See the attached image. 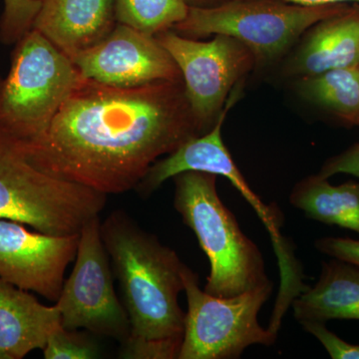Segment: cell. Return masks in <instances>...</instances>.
<instances>
[{"mask_svg": "<svg viewBox=\"0 0 359 359\" xmlns=\"http://www.w3.org/2000/svg\"><path fill=\"white\" fill-rule=\"evenodd\" d=\"M117 23L157 36L188 15L186 0H114Z\"/></svg>", "mask_w": 359, "mask_h": 359, "instance_id": "cell-19", "label": "cell"}, {"mask_svg": "<svg viewBox=\"0 0 359 359\" xmlns=\"http://www.w3.org/2000/svg\"><path fill=\"white\" fill-rule=\"evenodd\" d=\"M285 1L297 4V6L311 7L334 6V4H344L346 2L359 4V0H285Z\"/></svg>", "mask_w": 359, "mask_h": 359, "instance_id": "cell-25", "label": "cell"}, {"mask_svg": "<svg viewBox=\"0 0 359 359\" xmlns=\"http://www.w3.org/2000/svg\"><path fill=\"white\" fill-rule=\"evenodd\" d=\"M217 175L187 171L173 177L174 208L210 261L205 292L231 297L271 282L261 250L219 199Z\"/></svg>", "mask_w": 359, "mask_h": 359, "instance_id": "cell-3", "label": "cell"}, {"mask_svg": "<svg viewBox=\"0 0 359 359\" xmlns=\"http://www.w3.org/2000/svg\"><path fill=\"white\" fill-rule=\"evenodd\" d=\"M79 233L50 236L0 219V278L50 302L57 301L65 271L76 257Z\"/></svg>", "mask_w": 359, "mask_h": 359, "instance_id": "cell-11", "label": "cell"}, {"mask_svg": "<svg viewBox=\"0 0 359 359\" xmlns=\"http://www.w3.org/2000/svg\"><path fill=\"white\" fill-rule=\"evenodd\" d=\"M188 311L178 359H236L252 346H271L278 334L257 316L273 290V282L231 297H218L199 285L189 266L183 273Z\"/></svg>", "mask_w": 359, "mask_h": 359, "instance_id": "cell-7", "label": "cell"}, {"mask_svg": "<svg viewBox=\"0 0 359 359\" xmlns=\"http://www.w3.org/2000/svg\"><path fill=\"white\" fill-rule=\"evenodd\" d=\"M201 135L183 81L120 88L83 78L27 159L59 179L118 195Z\"/></svg>", "mask_w": 359, "mask_h": 359, "instance_id": "cell-1", "label": "cell"}, {"mask_svg": "<svg viewBox=\"0 0 359 359\" xmlns=\"http://www.w3.org/2000/svg\"><path fill=\"white\" fill-rule=\"evenodd\" d=\"M290 202L313 221L359 235V181L334 186L328 179L313 175L295 184Z\"/></svg>", "mask_w": 359, "mask_h": 359, "instance_id": "cell-17", "label": "cell"}, {"mask_svg": "<svg viewBox=\"0 0 359 359\" xmlns=\"http://www.w3.org/2000/svg\"><path fill=\"white\" fill-rule=\"evenodd\" d=\"M302 37L283 67L287 76L359 66V6L318 21Z\"/></svg>", "mask_w": 359, "mask_h": 359, "instance_id": "cell-14", "label": "cell"}, {"mask_svg": "<svg viewBox=\"0 0 359 359\" xmlns=\"http://www.w3.org/2000/svg\"><path fill=\"white\" fill-rule=\"evenodd\" d=\"M347 8L344 4L311 7L285 0H228L190 6L185 20L172 30L190 39L228 35L252 52L256 65H266L285 55L318 21Z\"/></svg>", "mask_w": 359, "mask_h": 359, "instance_id": "cell-6", "label": "cell"}, {"mask_svg": "<svg viewBox=\"0 0 359 359\" xmlns=\"http://www.w3.org/2000/svg\"><path fill=\"white\" fill-rule=\"evenodd\" d=\"M243 82L233 89L216 124L209 132L189 139L171 154L164 159L158 160L150 167L136 187L137 192L141 197L147 198L152 195L167 180L173 178L176 175L187 171L204 172L228 179L256 210L264 224L273 221L276 208L275 205H264L256 194L250 190L249 184L238 169L222 138V127L229 110L240 98Z\"/></svg>", "mask_w": 359, "mask_h": 359, "instance_id": "cell-12", "label": "cell"}, {"mask_svg": "<svg viewBox=\"0 0 359 359\" xmlns=\"http://www.w3.org/2000/svg\"><path fill=\"white\" fill-rule=\"evenodd\" d=\"M72 61L85 79L108 86L132 88L183 81L178 66L156 36L121 23Z\"/></svg>", "mask_w": 359, "mask_h": 359, "instance_id": "cell-10", "label": "cell"}, {"mask_svg": "<svg viewBox=\"0 0 359 359\" xmlns=\"http://www.w3.org/2000/svg\"><path fill=\"white\" fill-rule=\"evenodd\" d=\"M106 203L107 196L45 173L0 138V219L46 235H78Z\"/></svg>", "mask_w": 359, "mask_h": 359, "instance_id": "cell-5", "label": "cell"}, {"mask_svg": "<svg viewBox=\"0 0 359 359\" xmlns=\"http://www.w3.org/2000/svg\"><path fill=\"white\" fill-rule=\"evenodd\" d=\"M100 231L130 320L120 358L178 359L185 330L179 294L186 264L122 210L111 212Z\"/></svg>", "mask_w": 359, "mask_h": 359, "instance_id": "cell-2", "label": "cell"}, {"mask_svg": "<svg viewBox=\"0 0 359 359\" xmlns=\"http://www.w3.org/2000/svg\"><path fill=\"white\" fill-rule=\"evenodd\" d=\"M306 332L313 335L334 359H359V344H351L330 332L325 323L318 321L301 323Z\"/></svg>", "mask_w": 359, "mask_h": 359, "instance_id": "cell-22", "label": "cell"}, {"mask_svg": "<svg viewBox=\"0 0 359 359\" xmlns=\"http://www.w3.org/2000/svg\"><path fill=\"white\" fill-rule=\"evenodd\" d=\"M292 309L299 323L359 320V266L337 259L323 263L318 282L294 299Z\"/></svg>", "mask_w": 359, "mask_h": 359, "instance_id": "cell-16", "label": "cell"}, {"mask_svg": "<svg viewBox=\"0 0 359 359\" xmlns=\"http://www.w3.org/2000/svg\"><path fill=\"white\" fill-rule=\"evenodd\" d=\"M221 0H186L191 7H209L219 4Z\"/></svg>", "mask_w": 359, "mask_h": 359, "instance_id": "cell-26", "label": "cell"}, {"mask_svg": "<svg viewBox=\"0 0 359 359\" xmlns=\"http://www.w3.org/2000/svg\"><path fill=\"white\" fill-rule=\"evenodd\" d=\"M116 25L114 0H41L32 29L73 60Z\"/></svg>", "mask_w": 359, "mask_h": 359, "instance_id": "cell-13", "label": "cell"}, {"mask_svg": "<svg viewBox=\"0 0 359 359\" xmlns=\"http://www.w3.org/2000/svg\"><path fill=\"white\" fill-rule=\"evenodd\" d=\"M42 351L45 359H93L99 354L98 346L86 334L61 325L49 335Z\"/></svg>", "mask_w": 359, "mask_h": 359, "instance_id": "cell-20", "label": "cell"}, {"mask_svg": "<svg viewBox=\"0 0 359 359\" xmlns=\"http://www.w3.org/2000/svg\"><path fill=\"white\" fill-rule=\"evenodd\" d=\"M15 44L11 70L0 77V138L27 156L83 77L73 61L36 30Z\"/></svg>", "mask_w": 359, "mask_h": 359, "instance_id": "cell-4", "label": "cell"}, {"mask_svg": "<svg viewBox=\"0 0 359 359\" xmlns=\"http://www.w3.org/2000/svg\"><path fill=\"white\" fill-rule=\"evenodd\" d=\"M156 39L181 71L194 117L202 133H207L216 124L233 89L256 66L254 55L228 35L198 41L170 29Z\"/></svg>", "mask_w": 359, "mask_h": 359, "instance_id": "cell-8", "label": "cell"}, {"mask_svg": "<svg viewBox=\"0 0 359 359\" xmlns=\"http://www.w3.org/2000/svg\"><path fill=\"white\" fill-rule=\"evenodd\" d=\"M99 217L79 233L74 268L55 306L66 330H88L124 344L130 334L126 309L116 294L109 255L101 237Z\"/></svg>", "mask_w": 359, "mask_h": 359, "instance_id": "cell-9", "label": "cell"}, {"mask_svg": "<svg viewBox=\"0 0 359 359\" xmlns=\"http://www.w3.org/2000/svg\"><path fill=\"white\" fill-rule=\"evenodd\" d=\"M41 0H4L0 20V41L18 43L33 27Z\"/></svg>", "mask_w": 359, "mask_h": 359, "instance_id": "cell-21", "label": "cell"}, {"mask_svg": "<svg viewBox=\"0 0 359 359\" xmlns=\"http://www.w3.org/2000/svg\"><path fill=\"white\" fill-rule=\"evenodd\" d=\"M297 90L308 102L359 127V66L297 78Z\"/></svg>", "mask_w": 359, "mask_h": 359, "instance_id": "cell-18", "label": "cell"}, {"mask_svg": "<svg viewBox=\"0 0 359 359\" xmlns=\"http://www.w3.org/2000/svg\"><path fill=\"white\" fill-rule=\"evenodd\" d=\"M337 174H348L359 179V142L344 152L330 158L318 173L327 179Z\"/></svg>", "mask_w": 359, "mask_h": 359, "instance_id": "cell-24", "label": "cell"}, {"mask_svg": "<svg viewBox=\"0 0 359 359\" xmlns=\"http://www.w3.org/2000/svg\"><path fill=\"white\" fill-rule=\"evenodd\" d=\"M61 325L57 306H47L30 294L0 278V359H22L43 349Z\"/></svg>", "mask_w": 359, "mask_h": 359, "instance_id": "cell-15", "label": "cell"}, {"mask_svg": "<svg viewBox=\"0 0 359 359\" xmlns=\"http://www.w3.org/2000/svg\"><path fill=\"white\" fill-rule=\"evenodd\" d=\"M314 245L321 254L359 266V240L325 237L318 238Z\"/></svg>", "mask_w": 359, "mask_h": 359, "instance_id": "cell-23", "label": "cell"}]
</instances>
